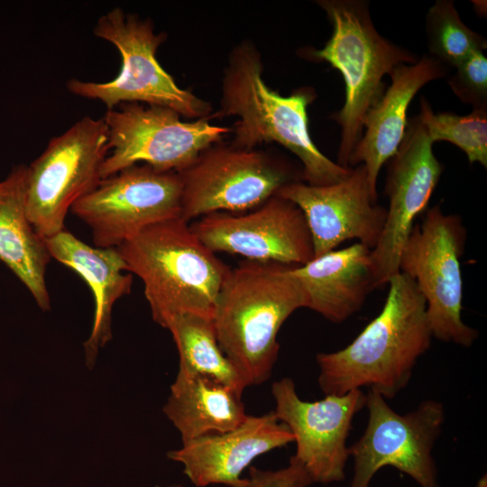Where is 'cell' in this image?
Wrapping results in <instances>:
<instances>
[{
	"label": "cell",
	"instance_id": "cell-6",
	"mask_svg": "<svg viewBox=\"0 0 487 487\" xmlns=\"http://www.w3.org/2000/svg\"><path fill=\"white\" fill-rule=\"evenodd\" d=\"M94 34L112 43L122 57L116 77L107 82L71 78L68 90L78 96L98 100L112 109L125 103L166 106L188 119L208 118L211 105L180 88L159 63L156 53L166 41L165 32H155L150 18H141L120 7L101 15Z\"/></svg>",
	"mask_w": 487,
	"mask_h": 487
},
{
	"label": "cell",
	"instance_id": "cell-9",
	"mask_svg": "<svg viewBox=\"0 0 487 487\" xmlns=\"http://www.w3.org/2000/svg\"><path fill=\"white\" fill-rule=\"evenodd\" d=\"M182 184L180 218L216 212L253 210L284 185L302 181V172L287 161L262 150L213 143L178 172Z\"/></svg>",
	"mask_w": 487,
	"mask_h": 487
},
{
	"label": "cell",
	"instance_id": "cell-15",
	"mask_svg": "<svg viewBox=\"0 0 487 487\" xmlns=\"http://www.w3.org/2000/svg\"><path fill=\"white\" fill-rule=\"evenodd\" d=\"M212 252L245 260L301 266L314 258L312 237L301 210L274 195L247 213L216 212L189 225Z\"/></svg>",
	"mask_w": 487,
	"mask_h": 487
},
{
	"label": "cell",
	"instance_id": "cell-23",
	"mask_svg": "<svg viewBox=\"0 0 487 487\" xmlns=\"http://www.w3.org/2000/svg\"><path fill=\"white\" fill-rule=\"evenodd\" d=\"M176 344L179 372L213 379L243 395L247 387L219 346L211 317L185 313L167 323Z\"/></svg>",
	"mask_w": 487,
	"mask_h": 487
},
{
	"label": "cell",
	"instance_id": "cell-4",
	"mask_svg": "<svg viewBox=\"0 0 487 487\" xmlns=\"http://www.w3.org/2000/svg\"><path fill=\"white\" fill-rule=\"evenodd\" d=\"M127 271L144 285L153 320L165 328L170 318L191 313L213 317L230 270L180 217L152 225L116 247Z\"/></svg>",
	"mask_w": 487,
	"mask_h": 487
},
{
	"label": "cell",
	"instance_id": "cell-17",
	"mask_svg": "<svg viewBox=\"0 0 487 487\" xmlns=\"http://www.w3.org/2000/svg\"><path fill=\"white\" fill-rule=\"evenodd\" d=\"M294 442L289 427L273 411L247 416L237 427L225 433L208 434L183 442L168 457L183 466L196 487L224 484L247 487L242 473L258 456Z\"/></svg>",
	"mask_w": 487,
	"mask_h": 487
},
{
	"label": "cell",
	"instance_id": "cell-19",
	"mask_svg": "<svg viewBox=\"0 0 487 487\" xmlns=\"http://www.w3.org/2000/svg\"><path fill=\"white\" fill-rule=\"evenodd\" d=\"M51 258L74 270L91 289L95 311L91 333L84 343L85 361L92 369L101 348L113 336L112 311L115 303L129 294L131 273L116 248L92 247L67 230L44 239Z\"/></svg>",
	"mask_w": 487,
	"mask_h": 487
},
{
	"label": "cell",
	"instance_id": "cell-25",
	"mask_svg": "<svg viewBox=\"0 0 487 487\" xmlns=\"http://www.w3.org/2000/svg\"><path fill=\"white\" fill-rule=\"evenodd\" d=\"M418 116L433 142H451L465 153L470 164L477 162L487 168V106L473 108L465 115L436 114L422 96Z\"/></svg>",
	"mask_w": 487,
	"mask_h": 487
},
{
	"label": "cell",
	"instance_id": "cell-28",
	"mask_svg": "<svg viewBox=\"0 0 487 487\" xmlns=\"http://www.w3.org/2000/svg\"><path fill=\"white\" fill-rule=\"evenodd\" d=\"M166 487H183L181 484H171Z\"/></svg>",
	"mask_w": 487,
	"mask_h": 487
},
{
	"label": "cell",
	"instance_id": "cell-10",
	"mask_svg": "<svg viewBox=\"0 0 487 487\" xmlns=\"http://www.w3.org/2000/svg\"><path fill=\"white\" fill-rule=\"evenodd\" d=\"M171 108L125 103L107 109L102 117L108 132L109 152L102 168L105 179L134 165L179 172L232 128L214 125L208 118L182 121Z\"/></svg>",
	"mask_w": 487,
	"mask_h": 487
},
{
	"label": "cell",
	"instance_id": "cell-13",
	"mask_svg": "<svg viewBox=\"0 0 487 487\" xmlns=\"http://www.w3.org/2000/svg\"><path fill=\"white\" fill-rule=\"evenodd\" d=\"M273 411L294 437L292 456L302 464L313 483L342 482L350 457L346 445L354 416L365 407L366 394L360 389L343 395H326L317 401L301 400L289 377L271 385Z\"/></svg>",
	"mask_w": 487,
	"mask_h": 487
},
{
	"label": "cell",
	"instance_id": "cell-2",
	"mask_svg": "<svg viewBox=\"0 0 487 487\" xmlns=\"http://www.w3.org/2000/svg\"><path fill=\"white\" fill-rule=\"evenodd\" d=\"M385 303L376 317L347 346L318 353V385L343 395L363 387L392 399L409 382L415 365L430 347L426 301L403 272L389 280Z\"/></svg>",
	"mask_w": 487,
	"mask_h": 487
},
{
	"label": "cell",
	"instance_id": "cell-3",
	"mask_svg": "<svg viewBox=\"0 0 487 487\" xmlns=\"http://www.w3.org/2000/svg\"><path fill=\"white\" fill-rule=\"evenodd\" d=\"M292 267L244 260L230 268L216 297L212 317L216 338L246 386L270 378L280 327L308 306Z\"/></svg>",
	"mask_w": 487,
	"mask_h": 487
},
{
	"label": "cell",
	"instance_id": "cell-11",
	"mask_svg": "<svg viewBox=\"0 0 487 487\" xmlns=\"http://www.w3.org/2000/svg\"><path fill=\"white\" fill-rule=\"evenodd\" d=\"M365 407L367 426L349 447L354 460L349 487H371L375 473L385 466L406 473L420 487H440L432 450L445 422L443 404L427 400L401 415L380 393L370 390Z\"/></svg>",
	"mask_w": 487,
	"mask_h": 487
},
{
	"label": "cell",
	"instance_id": "cell-27",
	"mask_svg": "<svg viewBox=\"0 0 487 487\" xmlns=\"http://www.w3.org/2000/svg\"><path fill=\"white\" fill-rule=\"evenodd\" d=\"M247 487H308L313 483L308 473L292 456L286 467L278 470L249 469Z\"/></svg>",
	"mask_w": 487,
	"mask_h": 487
},
{
	"label": "cell",
	"instance_id": "cell-8",
	"mask_svg": "<svg viewBox=\"0 0 487 487\" xmlns=\"http://www.w3.org/2000/svg\"><path fill=\"white\" fill-rule=\"evenodd\" d=\"M108 132L103 118L84 116L27 166L25 209L28 219L43 239L65 230L69 209L102 179L108 154Z\"/></svg>",
	"mask_w": 487,
	"mask_h": 487
},
{
	"label": "cell",
	"instance_id": "cell-18",
	"mask_svg": "<svg viewBox=\"0 0 487 487\" xmlns=\"http://www.w3.org/2000/svg\"><path fill=\"white\" fill-rule=\"evenodd\" d=\"M449 69L424 54L413 64L397 66L390 74L391 83L368 110L362 137L350 156L348 165L363 164L374 200L381 167L398 151L408 125V108L416 94L428 82L445 78Z\"/></svg>",
	"mask_w": 487,
	"mask_h": 487
},
{
	"label": "cell",
	"instance_id": "cell-26",
	"mask_svg": "<svg viewBox=\"0 0 487 487\" xmlns=\"http://www.w3.org/2000/svg\"><path fill=\"white\" fill-rule=\"evenodd\" d=\"M453 93L473 108L487 106V59L483 51H477L455 67L448 78Z\"/></svg>",
	"mask_w": 487,
	"mask_h": 487
},
{
	"label": "cell",
	"instance_id": "cell-7",
	"mask_svg": "<svg viewBox=\"0 0 487 487\" xmlns=\"http://www.w3.org/2000/svg\"><path fill=\"white\" fill-rule=\"evenodd\" d=\"M424 213L401 250L400 271L415 281L423 296L433 337L470 347L478 331L462 319L466 229L458 215L445 214L440 205Z\"/></svg>",
	"mask_w": 487,
	"mask_h": 487
},
{
	"label": "cell",
	"instance_id": "cell-14",
	"mask_svg": "<svg viewBox=\"0 0 487 487\" xmlns=\"http://www.w3.org/2000/svg\"><path fill=\"white\" fill-rule=\"evenodd\" d=\"M433 143L417 115L408 121L402 142L388 161L384 192L389 207L371 253L377 289L400 272V255L414 221L427 209L441 178L444 166L433 152Z\"/></svg>",
	"mask_w": 487,
	"mask_h": 487
},
{
	"label": "cell",
	"instance_id": "cell-12",
	"mask_svg": "<svg viewBox=\"0 0 487 487\" xmlns=\"http://www.w3.org/2000/svg\"><path fill=\"white\" fill-rule=\"evenodd\" d=\"M178 172L134 164L102 179L71 207L91 230L96 247L116 248L144 228L180 217Z\"/></svg>",
	"mask_w": 487,
	"mask_h": 487
},
{
	"label": "cell",
	"instance_id": "cell-20",
	"mask_svg": "<svg viewBox=\"0 0 487 487\" xmlns=\"http://www.w3.org/2000/svg\"><path fill=\"white\" fill-rule=\"evenodd\" d=\"M371 253L356 243L292 267L307 294V308L336 324L358 312L377 289Z\"/></svg>",
	"mask_w": 487,
	"mask_h": 487
},
{
	"label": "cell",
	"instance_id": "cell-24",
	"mask_svg": "<svg viewBox=\"0 0 487 487\" xmlns=\"http://www.w3.org/2000/svg\"><path fill=\"white\" fill-rule=\"evenodd\" d=\"M425 29L427 54L448 69L487 47L486 39L462 21L451 0L436 1L426 15Z\"/></svg>",
	"mask_w": 487,
	"mask_h": 487
},
{
	"label": "cell",
	"instance_id": "cell-22",
	"mask_svg": "<svg viewBox=\"0 0 487 487\" xmlns=\"http://www.w3.org/2000/svg\"><path fill=\"white\" fill-rule=\"evenodd\" d=\"M241 398L213 379L178 372L162 410L183 443L237 427L247 418Z\"/></svg>",
	"mask_w": 487,
	"mask_h": 487
},
{
	"label": "cell",
	"instance_id": "cell-5",
	"mask_svg": "<svg viewBox=\"0 0 487 487\" xmlns=\"http://www.w3.org/2000/svg\"><path fill=\"white\" fill-rule=\"evenodd\" d=\"M317 4L326 14L332 34L322 49L306 47L299 54L330 64L344 78L345 103L330 117L341 128L336 163L349 167L365 115L385 91L384 76L399 65L415 63L419 57L378 32L367 1L319 0Z\"/></svg>",
	"mask_w": 487,
	"mask_h": 487
},
{
	"label": "cell",
	"instance_id": "cell-21",
	"mask_svg": "<svg viewBox=\"0 0 487 487\" xmlns=\"http://www.w3.org/2000/svg\"><path fill=\"white\" fill-rule=\"evenodd\" d=\"M26 173L27 166L20 164L0 181V261L28 289L38 307L48 311L45 272L51 256L26 214Z\"/></svg>",
	"mask_w": 487,
	"mask_h": 487
},
{
	"label": "cell",
	"instance_id": "cell-16",
	"mask_svg": "<svg viewBox=\"0 0 487 487\" xmlns=\"http://www.w3.org/2000/svg\"><path fill=\"white\" fill-rule=\"evenodd\" d=\"M294 203L303 213L314 248V257L335 250L345 240L356 239L372 250L379 242L387 209L372 196L363 164L352 169L344 180L326 186L295 181L276 194Z\"/></svg>",
	"mask_w": 487,
	"mask_h": 487
},
{
	"label": "cell",
	"instance_id": "cell-1",
	"mask_svg": "<svg viewBox=\"0 0 487 487\" xmlns=\"http://www.w3.org/2000/svg\"><path fill=\"white\" fill-rule=\"evenodd\" d=\"M263 65L258 49L243 41L229 54L222 78L219 109L208 119L236 116L230 144L253 150L262 143L277 142L298 157L302 180L313 186L344 180L351 167L328 159L313 142L307 108L316 99L313 88L299 87L289 96L271 89L262 78Z\"/></svg>",
	"mask_w": 487,
	"mask_h": 487
}]
</instances>
